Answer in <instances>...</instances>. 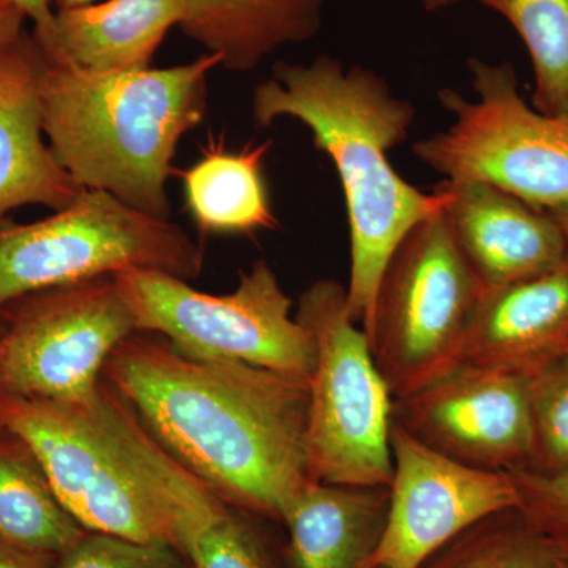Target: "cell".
I'll return each mask as SVG.
<instances>
[{"label":"cell","mask_w":568,"mask_h":568,"mask_svg":"<svg viewBox=\"0 0 568 568\" xmlns=\"http://www.w3.org/2000/svg\"><path fill=\"white\" fill-rule=\"evenodd\" d=\"M108 387L193 476L235 507L282 521L310 480V381L235 361H194L133 334Z\"/></svg>","instance_id":"obj_1"},{"label":"cell","mask_w":568,"mask_h":568,"mask_svg":"<svg viewBox=\"0 0 568 568\" xmlns=\"http://www.w3.org/2000/svg\"><path fill=\"white\" fill-rule=\"evenodd\" d=\"M252 111L260 126L283 118L304 123L317 151L334 163L349 223L347 308L368 336L377 287L396 246L444 209L436 190L410 185L388 160L409 136L416 108L376 71L346 69L338 59L320 55L308 65L276 62L272 78L254 89Z\"/></svg>","instance_id":"obj_2"},{"label":"cell","mask_w":568,"mask_h":568,"mask_svg":"<svg viewBox=\"0 0 568 568\" xmlns=\"http://www.w3.org/2000/svg\"><path fill=\"white\" fill-rule=\"evenodd\" d=\"M220 62L205 52L168 69L93 73L41 54L39 95L52 153L82 190L168 219L179 142L204 121L209 73Z\"/></svg>","instance_id":"obj_3"},{"label":"cell","mask_w":568,"mask_h":568,"mask_svg":"<svg viewBox=\"0 0 568 568\" xmlns=\"http://www.w3.org/2000/svg\"><path fill=\"white\" fill-rule=\"evenodd\" d=\"M295 317L316 346L306 422L310 478L345 487H388L394 396L368 336L351 316L346 286L327 278L310 284Z\"/></svg>","instance_id":"obj_4"},{"label":"cell","mask_w":568,"mask_h":568,"mask_svg":"<svg viewBox=\"0 0 568 568\" xmlns=\"http://www.w3.org/2000/svg\"><path fill=\"white\" fill-rule=\"evenodd\" d=\"M203 265V250L179 224L102 190H82L40 222H0V313L26 295L130 268L190 282Z\"/></svg>","instance_id":"obj_5"},{"label":"cell","mask_w":568,"mask_h":568,"mask_svg":"<svg viewBox=\"0 0 568 568\" xmlns=\"http://www.w3.org/2000/svg\"><path fill=\"white\" fill-rule=\"evenodd\" d=\"M484 291L444 209L399 242L377 287L368 331L373 357L394 399L416 394L463 364Z\"/></svg>","instance_id":"obj_6"},{"label":"cell","mask_w":568,"mask_h":568,"mask_svg":"<svg viewBox=\"0 0 568 568\" xmlns=\"http://www.w3.org/2000/svg\"><path fill=\"white\" fill-rule=\"evenodd\" d=\"M138 332L166 339L194 361H235L310 381L315 339L293 315V301L267 261H254L230 294L194 290L159 271L114 275Z\"/></svg>","instance_id":"obj_7"},{"label":"cell","mask_w":568,"mask_h":568,"mask_svg":"<svg viewBox=\"0 0 568 568\" xmlns=\"http://www.w3.org/2000/svg\"><path fill=\"white\" fill-rule=\"evenodd\" d=\"M476 99L440 89L454 122L414 144V155L444 181L495 185L536 207L568 204V122L530 108L510 62L470 59Z\"/></svg>","instance_id":"obj_8"},{"label":"cell","mask_w":568,"mask_h":568,"mask_svg":"<svg viewBox=\"0 0 568 568\" xmlns=\"http://www.w3.org/2000/svg\"><path fill=\"white\" fill-rule=\"evenodd\" d=\"M0 428L31 450L88 532L175 548L170 517L108 420L102 398L82 407L0 394Z\"/></svg>","instance_id":"obj_9"},{"label":"cell","mask_w":568,"mask_h":568,"mask_svg":"<svg viewBox=\"0 0 568 568\" xmlns=\"http://www.w3.org/2000/svg\"><path fill=\"white\" fill-rule=\"evenodd\" d=\"M0 335V394L93 407L104 365L136 334L114 276L51 287L7 306Z\"/></svg>","instance_id":"obj_10"},{"label":"cell","mask_w":568,"mask_h":568,"mask_svg":"<svg viewBox=\"0 0 568 568\" xmlns=\"http://www.w3.org/2000/svg\"><path fill=\"white\" fill-rule=\"evenodd\" d=\"M392 480L383 537L366 568H420L480 519L518 507L508 473L474 469L392 425Z\"/></svg>","instance_id":"obj_11"},{"label":"cell","mask_w":568,"mask_h":568,"mask_svg":"<svg viewBox=\"0 0 568 568\" xmlns=\"http://www.w3.org/2000/svg\"><path fill=\"white\" fill-rule=\"evenodd\" d=\"M394 425L474 469H528L534 455L529 379L462 364L416 394L394 399Z\"/></svg>","instance_id":"obj_12"},{"label":"cell","mask_w":568,"mask_h":568,"mask_svg":"<svg viewBox=\"0 0 568 568\" xmlns=\"http://www.w3.org/2000/svg\"><path fill=\"white\" fill-rule=\"evenodd\" d=\"M435 190L485 291L544 274L566 260L568 241L551 212L485 182L443 181Z\"/></svg>","instance_id":"obj_13"},{"label":"cell","mask_w":568,"mask_h":568,"mask_svg":"<svg viewBox=\"0 0 568 568\" xmlns=\"http://www.w3.org/2000/svg\"><path fill=\"white\" fill-rule=\"evenodd\" d=\"M122 439L166 508L175 548L192 568H272L260 538L219 493L175 462L140 422Z\"/></svg>","instance_id":"obj_14"},{"label":"cell","mask_w":568,"mask_h":568,"mask_svg":"<svg viewBox=\"0 0 568 568\" xmlns=\"http://www.w3.org/2000/svg\"><path fill=\"white\" fill-rule=\"evenodd\" d=\"M568 353V254L544 274L484 291L463 364L530 375Z\"/></svg>","instance_id":"obj_15"},{"label":"cell","mask_w":568,"mask_h":568,"mask_svg":"<svg viewBox=\"0 0 568 568\" xmlns=\"http://www.w3.org/2000/svg\"><path fill=\"white\" fill-rule=\"evenodd\" d=\"M40 63L32 36L0 52V216L21 205L61 211L82 192L44 141Z\"/></svg>","instance_id":"obj_16"},{"label":"cell","mask_w":568,"mask_h":568,"mask_svg":"<svg viewBox=\"0 0 568 568\" xmlns=\"http://www.w3.org/2000/svg\"><path fill=\"white\" fill-rule=\"evenodd\" d=\"M189 0H102L55 11L51 31L33 37L48 62L114 73L152 67L160 44L181 24Z\"/></svg>","instance_id":"obj_17"},{"label":"cell","mask_w":568,"mask_h":568,"mask_svg":"<svg viewBox=\"0 0 568 568\" xmlns=\"http://www.w3.org/2000/svg\"><path fill=\"white\" fill-rule=\"evenodd\" d=\"M388 487H345L312 480L282 521L291 568H366L383 537Z\"/></svg>","instance_id":"obj_18"},{"label":"cell","mask_w":568,"mask_h":568,"mask_svg":"<svg viewBox=\"0 0 568 568\" xmlns=\"http://www.w3.org/2000/svg\"><path fill=\"white\" fill-rule=\"evenodd\" d=\"M328 0H189L183 36L226 70L256 69L286 44L315 39Z\"/></svg>","instance_id":"obj_19"},{"label":"cell","mask_w":568,"mask_h":568,"mask_svg":"<svg viewBox=\"0 0 568 568\" xmlns=\"http://www.w3.org/2000/svg\"><path fill=\"white\" fill-rule=\"evenodd\" d=\"M271 142L239 151L209 141L203 155L181 174L186 211L205 234H253L275 230L264 178Z\"/></svg>","instance_id":"obj_20"},{"label":"cell","mask_w":568,"mask_h":568,"mask_svg":"<svg viewBox=\"0 0 568 568\" xmlns=\"http://www.w3.org/2000/svg\"><path fill=\"white\" fill-rule=\"evenodd\" d=\"M85 532L31 450L14 436L13 443L0 444V544L33 558H61Z\"/></svg>","instance_id":"obj_21"},{"label":"cell","mask_w":568,"mask_h":568,"mask_svg":"<svg viewBox=\"0 0 568 568\" xmlns=\"http://www.w3.org/2000/svg\"><path fill=\"white\" fill-rule=\"evenodd\" d=\"M525 41L536 74L537 111L568 122V0H477Z\"/></svg>","instance_id":"obj_22"},{"label":"cell","mask_w":568,"mask_h":568,"mask_svg":"<svg viewBox=\"0 0 568 568\" xmlns=\"http://www.w3.org/2000/svg\"><path fill=\"white\" fill-rule=\"evenodd\" d=\"M560 560L514 507L463 530L420 568H558Z\"/></svg>","instance_id":"obj_23"},{"label":"cell","mask_w":568,"mask_h":568,"mask_svg":"<svg viewBox=\"0 0 568 568\" xmlns=\"http://www.w3.org/2000/svg\"><path fill=\"white\" fill-rule=\"evenodd\" d=\"M534 425L530 473H568V353L528 375ZM519 470V469H518Z\"/></svg>","instance_id":"obj_24"},{"label":"cell","mask_w":568,"mask_h":568,"mask_svg":"<svg viewBox=\"0 0 568 568\" xmlns=\"http://www.w3.org/2000/svg\"><path fill=\"white\" fill-rule=\"evenodd\" d=\"M58 568H192L178 548L110 534L85 532Z\"/></svg>","instance_id":"obj_25"},{"label":"cell","mask_w":568,"mask_h":568,"mask_svg":"<svg viewBox=\"0 0 568 568\" xmlns=\"http://www.w3.org/2000/svg\"><path fill=\"white\" fill-rule=\"evenodd\" d=\"M518 491V510L530 526L568 562V473L545 476L511 470Z\"/></svg>","instance_id":"obj_26"},{"label":"cell","mask_w":568,"mask_h":568,"mask_svg":"<svg viewBox=\"0 0 568 568\" xmlns=\"http://www.w3.org/2000/svg\"><path fill=\"white\" fill-rule=\"evenodd\" d=\"M26 21L28 17L21 10L0 0V52L9 50L28 36L24 31Z\"/></svg>","instance_id":"obj_27"},{"label":"cell","mask_w":568,"mask_h":568,"mask_svg":"<svg viewBox=\"0 0 568 568\" xmlns=\"http://www.w3.org/2000/svg\"><path fill=\"white\" fill-rule=\"evenodd\" d=\"M17 7L33 22V37H41L51 31L55 10L51 0H2Z\"/></svg>","instance_id":"obj_28"},{"label":"cell","mask_w":568,"mask_h":568,"mask_svg":"<svg viewBox=\"0 0 568 568\" xmlns=\"http://www.w3.org/2000/svg\"><path fill=\"white\" fill-rule=\"evenodd\" d=\"M33 556L0 544V568H39Z\"/></svg>","instance_id":"obj_29"},{"label":"cell","mask_w":568,"mask_h":568,"mask_svg":"<svg viewBox=\"0 0 568 568\" xmlns=\"http://www.w3.org/2000/svg\"><path fill=\"white\" fill-rule=\"evenodd\" d=\"M55 11L78 9V7L91 6L99 0H51Z\"/></svg>","instance_id":"obj_30"},{"label":"cell","mask_w":568,"mask_h":568,"mask_svg":"<svg viewBox=\"0 0 568 568\" xmlns=\"http://www.w3.org/2000/svg\"><path fill=\"white\" fill-rule=\"evenodd\" d=\"M549 212L552 213L556 222H558L559 226L562 227L564 234H566L568 241V204L559 205V207L551 209Z\"/></svg>","instance_id":"obj_31"},{"label":"cell","mask_w":568,"mask_h":568,"mask_svg":"<svg viewBox=\"0 0 568 568\" xmlns=\"http://www.w3.org/2000/svg\"><path fill=\"white\" fill-rule=\"evenodd\" d=\"M420 2L426 11H437L454 6L458 0H420Z\"/></svg>","instance_id":"obj_32"},{"label":"cell","mask_w":568,"mask_h":568,"mask_svg":"<svg viewBox=\"0 0 568 568\" xmlns=\"http://www.w3.org/2000/svg\"><path fill=\"white\" fill-rule=\"evenodd\" d=\"M558 568H568L567 560H560Z\"/></svg>","instance_id":"obj_33"}]
</instances>
